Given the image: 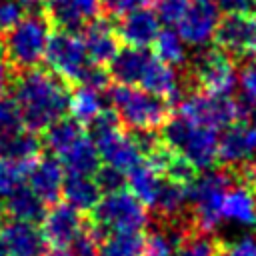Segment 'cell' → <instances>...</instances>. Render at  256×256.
Masks as SVG:
<instances>
[{
  "mask_svg": "<svg viewBox=\"0 0 256 256\" xmlns=\"http://www.w3.org/2000/svg\"><path fill=\"white\" fill-rule=\"evenodd\" d=\"M62 196L70 206L78 208L80 212H92L102 198V188L98 186L94 176L66 174Z\"/></svg>",
  "mask_w": 256,
  "mask_h": 256,
  "instance_id": "obj_24",
  "label": "cell"
},
{
  "mask_svg": "<svg viewBox=\"0 0 256 256\" xmlns=\"http://www.w3.org/2000/svg\"><path fill=\"white\" fill-rule=\"evenodd\" d=\"M12 88V98L22 112L26 128L32 132L46 130L68 112L70 90L54 72H46L38 66L22 70Z\"/></svg>",
  "mask_w": 256,
  "mask_h": 256,
  "instance_id": "obj_1",
  "label": "cell"
},
{
  "mask_svg": "<svg viewBox=\"0 0 256 256\" xmlns=\"http://www.w3.org/2000/svg\"><path fill=\"white\" fill-rule=\"evenodd\" d=\"M218 256H256V238L254 236H242L232 242L220 244Z\"/></svg>",
  "mask_w": 256,
  "mask_h": 256,
  "instance_id": "obj_38",
  "label": "cell"
},
{
  "mask_svg": "<svg viewBox=\"0 0 256 256\" xmlns=\"http://www.w3.org/2000/svg\"><path fill=\"white\" fill-rule=\"evenodd\" d=\"M154 52L162 62H166L170 66H178L186 60V42L180 38L178 32L164 28V30H160V34L154 42Z\"/></svg>",
  "mask_w": 256,
  "mask_h": 256,
  "instance_id": "obj_30",
  "label": "cell"
},
{
  "mask_svg": "<svg viewBox=\"0 0 256 256\" xmlns=\"http://www.w3.org/2000/svg\"><path fill=\"white\" fill-rule=\"evenodd\" d=\"M28 14L30 10L24 0H0V34H8Z\"/></svg>",
  "mask_w": 256,
  "mask_h": 256,
  "instance_id": "obj_34",
  "label": "cell"
},
{
  "mask_svg": "<svg viewBox=\"0 0 256 256\" xmlns=\"http://www.w3.org/2000/svg\"><path fill=\"white\" fill-rule=\"evenodd\" d=\"M218 24L220 8L216 0H190L186 14L176 24V32L190 46H206L214 40Z\"/></svg>",
  "mask_w": 256,
  "mask_h": 256,
  "instance_id": "obj_12",
  "label": "cell"
},
{
  "mask_svg": "<svg viewBox=\"0 0 256 256\" xmlns=\"http://www.w3.org/2000/svg\"><path fill=\"white\" fill-rule=\"evenodd\" d=\"M162 182H164V176L150 160H144L126 172V186L144 206H150V208L160 192Z\"/></svg>",
  "mask_w": 256,
  "mask_h": 256,
  "instance_id": "obj_25",
  "label": "cell"
},
{
  "mask_svg": "<svg viewBox=\"0 0 256 256\" xmlns=\"http://www.w3.org/2000/svg\"><path fill=\"white\" fill-rule=\"evenodd\" d=\"M42 138H38L36 132L24 128L20 132L0 136V158L12 160L20 166L30 168L42 152Z\"/></svg>",
  "mask_w": 256,
  "mask_h": 256,
  "instance_id": "obj_22",
  "label": "cell"
},
{
  "mask_svg": "<svg viewBox=\"0 0 256 256\" xmlns=\"http://www.w3.org/2000/svg\"><path fill=\"white\" fill-rule=\"evenodd\" d=\"M178 248V234L166 226H158L150 230L142 238V252L140 256H176Z\"/></svg>",
  "mask_w": 256,
  "mask_h": 256,
  "instance_id": "obj_29",
  "label": "cell"
},
{
  "mask_svg": "<svg viewBox=\"0 0 256 256\" xmlns=\"http://www.w3.org/2000/svg\"><path fill=\"white\" fill-rule=\"evenodd\" d=\"M138 86L150 94H156L164 100H168L170 104L172 102H178L182 98V92H180V80H178V74L174 72V68L166 62H162L156 54L148 58L146 66H144V72L140 76V82Z\"/></svg>",
  "mask_w": 256,
  "mask_h": 256,
  "instance_id": "obj_18",
  "label": "cell"
},
{
  "mask_svg": "<svg viewBox=\"0 0 256 256\" xmlns=\"http://www.w3.org/2000/svg\"><path fill=\"white\" fill-rule=\"evenodd\" d=\"M50 18L46 12H34L22 18L8 34H4L2 56L16 72L36 68L48 48L50 40Z\"/></svg>",
  "mask_w": 256,
  "mask_h": 256,
  "instance_id": "obj_4",
  "label": "cell"
},
{
  "mask_svg": "<svg viewBox=\"0 0 256 256\" xmlns=\"http://www.w3.org/2000/svg\"><path fill=\"white\" fill-rule=\"evenodd\" d=\"M44 60L52 68V72L60 76L66 84H80L88 68L92 66L80 32L64 28H58L50 34Z\"/></svg>",
  "mask_w": 256,
  "mask_h": 256,
  "instance_id": "obj_8",
  "label": "cell"
},
{
  "mask_svg": "<svg viewBox=\"0 0 256 256\" xmlns=\"http://www.w3.org/2000/svg\"><path fill=\"white\" fill-rule=\"evenodd\" d=\"M222 218L242 226H256V192L236 180L222 202Z\"/></svg>",
  "mask_w": 256,
  "mask_h": 256,
  "instance_id": "obj_21",
  "label": "cell"
},
{
  "mask_svg": "<svg viewBox=\"0 0 256 256\" xmlns=\"http://www.w3.org/2000/svg\"><path fill=\"white\" fill-rule=\"evenodd\" d=\"M106 94L122 124L134 132H156L170 120V102L142 88L116 82Z\"/></svg>",
  "mask_w": 256,
  "mask_h": 256,
  "instance_id": "obj_2",
  "label": "cell"
},
{
  "mask_svg": "<svg viewBox=\"0 0 256 256\" xmlns=\"http://www.w3.org/2000/svg\"><path fill=\"white\" fill-rule=\"evenodd\" d=\"M64 166L58 158H38L26 172L28 186L40 196L44 204H56L62 196L64 186Z\"/></svg>",
  "mask_w": 256,
  "mask_h": 256,
  "instance_id": "obj_17",
  "label": "cell"
},
{
  "mask_svg": "<svg viewBox=\"0 0 256 256\" xmlns=\"http://www.w3.org/2000/svg\"><path fill=\"white\" fill-rule=\"evenodd\" d=\"M236 172L232 166L214 168L198 174L188 184L190 216L194 228L202 232H214L222 220V202L226 192L236 182Z\"/></svg>",
  "mask_w": 256,
  "mask_h": 256,
  "instance_id": "obj_3",
  "label": "cell"
},
{
  "mask_svg": "<svg viewBox=\"0 0 256 256\" xmlns=\"http://www.w3.org/2000/svg\"><path fill=\"white\" fill-rule=\"evenodd\" d=\"M4 216H8L10 220L16 222H42L44 214H46V204L40 200V196L24 184H18L6 198L2 204Z\"/></svg>",
  "mask_w": 256,
  "mask_h": 256,
  "instance_id": "obj_20",
  "label": "cell"
},
{
  "mask_svg": "<svg viewBox=\"0 0 256 256\" xmlns=\"http://www.w3.org/2000/svg\"><path fill=\"white\" fill-rule=\"evenodd\" d=\"M162 142L184 156L196 170H206L218 160L220 138L216 130L200 126L180 114L170 116L162 128Z\"/></svg>",
  "mask_w": 256,
  "mask_h": 256,
  "instance_id": "obj_5",
  "label": "cell"
},
{
  "mask_svg": "<svg viewBox=\"0 0 256 256\" xmlns=\"http://www.w3.org/2000/svg\"><path fill=\"white\" fill-rule=\"evenodd\" d=\"M44 256H72V252L62 250V248H52V250H50V252H46Z\"/></svg>",
  "mask_w": 256,
  "mask_h": 256,
  "instance_id": "obj_42",
  "label": "cell"
},
{
  "mask_svg": "<svg viewBox=\"0 0 256 256\" xmlns=\"http://www.w3.org/2000/svg\"><path fill=\"white\" fill-rule=\"evenodd\" d=\"M26 124H24V118H22V112L16 104V100L10 96V98H2L0 100V136H8V134H14V132H20L24 130Z\"/></svg>",
  "mask_w": 256,
  "mask_h": 256,
  "instance_id": "obj_32",
  "label": "cell"
},
{
  "mask_svg": "<svg viewBox=\"0 0 256 256\" xmlns=\"http://www.w3.org/2000/svg\"><path fill=\"white\" fill-rule=\"evenodd\" d=\"M108 2H110V0H102V4H104V6H106V4H108Z\"/></svg>",
  "mask_w": 256,
  "mask_h": 256,
  "instance_id": "obj_45",
  "label": "cell"
},
{
  "mask_svg": "<svg viewBox=\"0 0 256 256\" xmlns=\"http://www.w3.org/2000/svg\"><path fill=\"white\" fill-rule=\"evenodd\" d=\"M50 22L64 30L84 28L100 16L102 0H42Z\"/></svg>",
  "mask_w": 256,
  "mask_h": 256,
  "instance_id": "obj_16",
  "label": "cell"
},
{
  "mask_svg": "<svg viewBox=\"0 0 256 256\" xmlns=\"http://www.w3.org/2000/svg\"><path fill=\"white\" fill-rule=\"evenodd\" d=\"M188 6L190 0H154V12L158 14L160 22L168 26H176L186 14Z\"/></svg>",
  "mask_w": 256,
  "mask_h": 256,
  "instance_id": "obj_35",
  "label": "cell"
},
{
  "mask_svg": "<svg viewBox=\"0 0 256 256\" xmlns=\"http://www.w3.org/2000/svg\"><path fill=\"white\" fill-rule=\"evenodd\" d=\"M214 42L232 58L256 56V14H226L220 18Z\"/></svg>",
  "mask_w": 256,
  "mask_h": 256,
  "instance_id": "obj_10",
  "label": "cell"
},
{
  "mask_svg": "<svg viewBox=\"0 0 256 256\" xmlns=\"http://www.w3.org/2000/svg\"><path fill=\"white\" fill-rule=\"evenodd\" d=\"M94 178H96V182H98V186L102 188L104 194L106 192L120 190L126 184V174L120 172V170H116V168H112V166H106V164L94 174Z\"/></svg>",
  "mask_w": 256,
  "mask_h": 256,
  "instance_id": "obj_37",
  "label": "cell"
},
{
  "mask_svg": "<svg viewBox=\"0 0 256 256\" xmlns=\"http://www.w3.org/2000/svg\"><path fill=\"white\" fill-rule=\"evenodd\" d=\"M120 42L132 48H148L156 42L160 34V18L154 12V8H138L132 12H126L120 16L116 24Z\"/></svg>",
  "mask_w": 256,
  "mask_h": 256,
  "instance_id": "obj_14",
  "label": "cell"
},
{
  "mask_svg": "<svg viewBox=\"0 0 256 256\" xmlns=\"http://www.w3.org/2000/svg\"><path fill=\"white\" fill-rule=\"evenodd\" d=\"M2 218H4V210L0 208V226H2Z\"/></svg>",
  "mask_w": 256,
  "mask_h": 256,
  "instance_id": "obj_44",
  "label": "cell"
},
{
  "mask_svg": "<svg viewBox=\"0 0 256 256\" xmlns=\"http://www.w3.org/2000/svg\"><path fill=\"white\" fill-rule=\"evenodd\" d=\"M256 154V114L234 122L224 130L218 144V160L228 166H238Z\"/></svg>",
  "mask_w": 256,
  "mask_h": 256,
  "instance_id": "obj_13",
  "label": "cell"
},
{
  "mask_svg": "<svg viewBox=\"0 0 256 256\" xmlns=\"http://www.w3.org/2000/svg\"><path fill=\"white\" fill-rule=\"evenodd\" d=\"M8 82H10V64L6 62V58H0V100L8 90Z\"/></svg>",
  "mask_w": 256,
  "mask_h": 256,
  "instance_id": "obj_41",
  "label": "cell"
},
{
  "mask_svg": "<svg viewBox=\"0 0 256 256\" xmlns=\"http://www.w3.org/2000/svg\"><path fill=\"white\" fill-rule=\"evenodd\" d=\"M68 174H84L94 176L100 170V152L94 144V140L86 134H82L60 158H58Z\"/></svg>",
  "mask_w": 256,
  "mask_h": 256,
  "instance_id": "obj_23",
  "label": "cell"
},
{
  "mask_svg": "<svg viewBox=\"0 0 256 256\" xmlns=\"http://www.w3.org/2000/svg\"><path fill=\"white\" fill-rule=\"evenodd\" d=\"M86 220L82 218V212L68 202H56L46 208V214L42 218V234L48 246L52 248H70L74 240L84 230Z\"/></svg>",
  "mask_w": 256,
  "mask_h": 256,
  "instance_id": "obj_11",
  "label": "cell"
},
{
  "mask_svg": "<svg viewBox=\"0 0 256 256\" xmlns=\"http://www.w3.org/2000/svg\"><path fill=\"white\" fill-rule=\"evenodd\" d=\"M88 220L106 236V234H140L148 222L146 206L130 190L106 192L100 202L90 212Z\"/></svg>",
  "mask_w": 256,
  "mask_h": 256,
  "instance_id": "obj_6",
  "label": "cell"
},
{
  "mask_svg": "<svg viewBox=\"0 0 256 256\" xmlns=\"http://www.w3.org/2000/svg\"><path fill=\"white\" fill-rule=\"evenodd\" d=\"M238 82H240L242 96H244L246 104H254L256 102V56H252L244 62V66L240 68V74H238Z\"/></svg>",
  "mask_w": 256,
  "mask_h": 256,
  "instance_id": "obj_36",
  "label": "cell"
},
{
  "mask_svg": "<svg viewBox=\"0 0 256 256\" xmlns=\"http://www.w3.org/2000/svg\"><path fill=\"white\" fill-rule=\"evenodd\" d=\"M148 2H150V0H110V2L106 4V8H108L110 14L122 16V14H126V12H132V10H138V8L148 6Z\"/></svg>",
  "mask_w": 256,
  "mask_h": 256,
  "instance_id": "obj_40",
  "label": "cell"
},
{
  "mask_svg": "<svg viewBox=\"0 0 256 256\" xmlns=\"http://www.w3.org/2000/svg\"><path fill=\"white\" fill-rule=\"evenodd\" d=\"M104 98L102 90H96L86 84H76L74 92H70V104L68 112L70 118H74L82 126H90L104 110Z\"/></svg>",
  "mask_w": 256,
  "mask_h": 256,
  "instance_id": "obj_27",
  "label": "cell"
},
{
  "mask_svg": "<svg viewBox=\"0 0 256 256\" xmlns=\"http://www.w3.org/2000/svg\"><path fill=\"white\" fill-rule=\"evenodd\" d=\"M26 172H28L26 166L0 158V198H6L18 184H22V180L26 178Z\"/></svg>",
  "mask_w": 256,
  "mask_h": 256,
  "instance_id": "obj_33",
  "label": "cell"
},
{
  "mask_svg": "<svg viewBox=\"0 0 256 256\" xmlns=\"http://www.w3.org/2000/svg\"><path fill=\"white\" fill-rule=\"evenodd\" d=\"M250 104L230 96H214L206 92H192L178 100V114L212 130L228 128L250 114Z\"/></svg>",
  "mask_w": 256,
  "mask_h": 256,
  "instance_id": "obj_7",
  "label": "cell"
},
{
  "mask_svg": "<svg viewBox=\"0 0 256 256\" xmlns=\"http://www.w3.org/2000/svg\"><path fill=\"white\" fill-rule=\"evenodd\" d=\"M226 14H256V0H216Z\"/></svg>",
  "mask_w": 256,
  "mask_h": 256,
  "instance_id": "obj_39",
  "label": "cell"
},
{
  "mask_svg": "<svg viewBox=\"0 0 256 256\" xmlns=\"http://www.w3.org/2000/svg\"><path fill=\"white\" fill-rule=\"evenodd\" d=\"M192 76L200 92L214 94V96H230L238 82L232 56L220 48L202 52L194 60Z\"/></svg>",
  "mask_w": 256,
  "mask_h": 256,
  "instance_id": "obj_9",
  "label": "cell"
},
{
  "mask_svg": "<svg viewBox=\"0 0 256 256\" xmlns=\"http://www.w3.org/2000/svg\"><path fill=\"white\" fill-rule=\"evenodd\" d=\"M82 134H84V126L78 124L74 118H60L58 122H54L44 130L42 144L50 154H54V158H60Z\"/></svg>",
  "mask_w": 256,
  "mask_h": 256,
  "instance_id": "obj_28",
  "label": "cell"
},
{
  "mask_svg": "<svg viewBox=\"0 0 256 256\" xmlns=\"http://www.w3.org/2000/svg\"><path fill=\"white\" fill-rule=\"evenodd\" d=\"M142 236L140 234H112L104 238L98 256H140Z\"/></svg>",
  "mask_w": 256,
  "mask_h": 256,
  "instance_id": "obj_31",
  "label": "cell"
},
{
  "mask_svg": "<svg viewBox=\"0 0 256 256\" xmlns=\"http://www.w3.org/2000/svg\"><path fill=\"white\" fill-rule=\"evenodd\" d=\"M150 54L144 48H132L126 46L122 50H118V54L112 58L110 62V78L116 80L118 84H126V86H138L140 76L144 72V66L148 62Z\"/></svg>",
  "mask_w": 256,
  "mask_h": 256,
  "instance_id": "obj_26",
  "label": "cell"
},
{
  "mask_svg": "<svg viewBox=\"0 0 256 256\" xmlns=\"http://www.w3.org/2000/svg\"><path fill=\"white\" fill-rule=\"evenodd\" d=\"M0 256H10V254H8V248H6L4 240H2V236H0Z\"/></svg>",
  "mask_w": 256,
  "mask_h": 256,
  "instance_id": "obj_43",
  "label": "cell"
},
{
  "mask_svg": "<svg viewBox=\"0 0 256 256\" xmlns=\"http://www.w3.org/2000/svg\"><path fill=\"white\" fill-rule=\"evenodd\" d=\"M2 240L10 256H44L46 240L44 234L30 222L10 220L2 226Z\"/></svg>",
  "mask_w": 256,
  "mask_h": 256,
  "instance_id": "obj_19",
  "label": "cell"
},
{
  "mask_svg": "<svg viewBox=\"0 0 256 256\" xmlns=\"http://www.w3.org/2000/svg\"><path fill=\"white\" fill-rule=\"evenodd\" d=\"M80 36L92 64H98V66L110 64L112 58L118 54L120 36H118L116 24H112L104 16H98L92 22H88L80 30Z\"/></svg>",
  "mask_w": 256,
  "mask_h": 256,
  "instance_id": "obj_15",
  "label": "cell"
}]
</instances>
